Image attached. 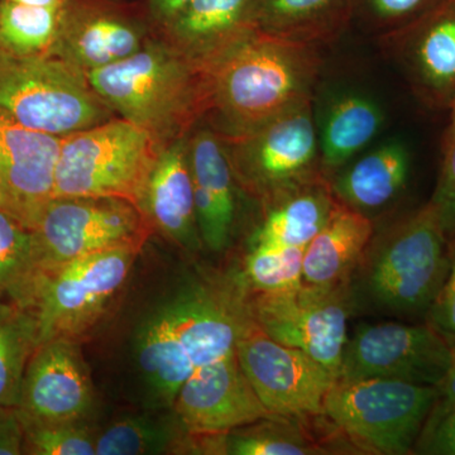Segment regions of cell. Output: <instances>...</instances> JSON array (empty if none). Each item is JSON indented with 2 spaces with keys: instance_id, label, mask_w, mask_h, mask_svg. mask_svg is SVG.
I'll return each mask as SVG.
<instances>
[{
  "instance_id": "1",
  "label": "cell",
  "mask_w": 455,
  "mask_h": 455,
  "mask_svg": "<svg viewBox=\"0 0 455 455\" xmlns=\"http://www.w3.org/2000/svg\"><path fill=\"white\" fill-rule=\"evenodd\" d=\"M322 65L317 47L257 31L206 75L204 119L226 139L256 130L311 103Z\"/></svg>"
},
{
  "instance_id": "2",
  "label": "cell",
  "mask_w": 455,
  "mask_h": 455,
  "mask_svg": "<svg viewBox=\"0 0 455 455\" xmlns=\"http://www.w3.org/2000/svg\"><path fill=\"white\" fill-rule=\"evenodd\" d=\"M252 320L235 296L196 284L155 310L136 338V357L151 405L170 409L196 368L235 352Z\"/></svg>"
},
{
  "instance_id": "3",
  "label": "cell",
  "mask_w": 455,
  "mask_h": 455,
  "mask_svg": "<svg viewBox=\"0 0 455 455\" xmlns=\"http://www.w3.org/2000/svg\"><path fill=\"white\" fill-rule=\"evenodd\" d=\"M86 76L114 116L148 131L163 147L188 136L208 110L206 75L158 35Z\"/></svg>"
},
{
  "instance_id": "4",
  "label": "cell",
  "mask_w": 455,
  "mask_h": 455,
  "mask_svg": "<svg viewBox=\"0 0 455 455\" xmlns=\"http://www.w3.org/2000/svg\"><path fill=\"white\" fill-rule=\"evenodd\" d=\"M448 243L430 202L372 236L363 278L371 298L394 313L427 314L451 266Z\"/></svg>"
},
{
  "instance_id": "5",
  "label": "cell",
  "mask_w": 455,
  "mask_h": 455,
  "mask_svg": "<svg viewBox=\"0 0 455 455\" xmlns=\"http://www.w3.org/2000/svg\"><path fill=\"white\" fill-rule=\"evenodd\" d=\"M142 248L123 247L38 268L18 305L37 324L38 341H76L109 309Z\"/></svg>"
},
{
  "instance_id": "6",
  "label": "cell",
  "mask_w": 455,
  "mask_h": 455,
  "mask_svg": "<svg viewBox=\"0 0 455 455\" xmlns=\"http://www.w3.org/2000/svg\"><path fill=\"white\" fill-rule=\"evenodd\" d=\"M163 148L121 116L61 137L53 197H114L140 208Z\"/></svg>"
},
{
  "instance_id": "7",
  "label": "cell",
  "mask_w": 455,
  "mask_h": 455,
  "mask_svg": "<svg viewBox=\"0 0 455 455\" xmlns=\"http://www.w3.org/2000/svg\"><path fill=\"white\" fill-rule=\"evenodd\" d=\"M0 109L25 127L59 137L116 116L86 74L52 56L0 53Z\"/></svg>"
},
{
  "instance_id": "8",
  "label": "cell",
  "mask_w": 455,
  "mask_h": 455,
  "mask_svg": "<svg viewBox=\"0 0 455 455\" xmlns=\"http://www.w3.org/2000/svg\"><path fill=\"white\" fill-rule=\"evenodd\" d=\"M436 397V386L337 376L325 396L324 414L362 448L409 454L415 451Z\"/></svg>"
},
{
  "instance_id": "9",
  "label": "cell",
  "mask_w": 455,
  "mask_h": 455,
  "mask_svg": "<svg viewBox=\"0 0 455 455\" xmlns=\"http://www.w3.org/2000/svg\"><path fill=\"white\" fill-rule=\"evenodd\" d=\"M313 101L241 136L221 137L236 181L266 204L324 176Z\"/></svg>"
},
{
  "instance_id": "10",
  "label": "cell",
  "mask_w": 455,
  "mask_h": 455,
  "mask_svg": "<svg viewBox=\"0 0 455 455\" xmlns=\"http://www.w3.org/2000/svg\"><path fill=\"white\" fill-rule=\"evenodd\" d=\"M32 230L41 268L116 248H142L152 228L127 200L53 197Z\"/></svg>"
},
{
  "instance_id": "11",
  "label": "cell",
  "mask_w": 455,
  "mask_h": 455,
  "mask_svg": "<svg viewBox=\"0 0 455 455\" xmlns=\"http://www.w3.org/2000/svg\"><path fill=\"white\" fill-rule=\"evenodd\" d=\"M350 309L348 283H301L287 291L257 293L248 305L251 317L263 333L302 350L337 376L348 340Z\"/></svg>"
},
{
  "instance_id": "12",
  "label": "cell",
  "mask_w": 455,
  "mask_h": 455,
  "mask_svg": "<svg viewBox=\"0 0 455 455\" xmlns=\"http://www.w3.org/2000/svg\"><path fill=\"white\" fill-rule=\"evenodd\" d=\"M451 359L453 349L427 323L363 324L347 340L338 376L439 386Z\"/></svg>"
},
{
  "instance_id": "13",
  "label": "cell",
  "mask_w": 455,
  "mask_h": 455,
  "mask_svg": "<svg viewBox=\"0 0 455 455\" xmlns=\"http://www.w3.org/2000/svg\"><path fill=\"white\" fill-rule=\"evenodd\" d=\"M239 364L260 403L272 415L324 414V400L337 374L300 349L271 339L253 319L239 334Z\"/></svg>"
},
{
  "instance_id": "14",
  "label": "cell",
  "mask_w": 455,
  "mask_h": 455,
  "mask_svg": "<svg viewBox=\"0 0 455 455\" xmlns=\"http://www.w3.org/2000/svg\"><path fill=\"white\" fill-rule=\"evenodd\" d=\"M156 36L147 7L123 0H68L52 57L88 75L134 55Z\"/></svg>"
},
{
  "instance_id": "15",
  "label": "cell",
  "mask_w": 455,
  "mask_h": 455,
  "mask_svg": "<svg viewBox=\"0 0 455 455\" xmlns=\"http://www.w3.org/2000/svg\"><path fill=\"white\" fill-rule=\"evenodd\" d=\"M95 405L89 368L76 341L38 344L23 377L18 411L25 423L85 421Z\"/></svg>"
},
{
  "instance_id": "16",
  "label": "cell",
  "mask_w": 455,
  "mask_h": 455,
  "mask_svg": "<svg viewBox=\"0 0 455 455\" xmlns=\"http://www.w3.org/2000/svg\"><path fill=\"white\" fill-rule=\"evenodd\" d=\"M190 435H217L274 416L260 403L236 353L196 368L172 407Z\"/></svg>"
},
{
  "instance_id": "17",
  "label": "cell",
  "mask_w": 455,
  "mask_h": 455,
  "mask_svg": "<svg viewBox=\"0 0 455 455\" xmlns=\"http://www.w3.org/2000/svg\"><path fill=\"white\" fill-rule=\"evenodd\" d=\"M415 94L427 106L455 101V0H439L411 22L383 38Z\"/></svg>"
},
{
  "instance_id": "18",
  "label": "cell",
  "mask_w": 455,
  "mask_h": 455,
  "mask_svg": "<svg viewBox=\"0 0 455 455\" xmlns=\"http://www.w3.org/2000/svg\"><path fill=\"white\" fill-rule=\"evenodd\" d=\"M61 137L31 130L0 109V208L35 226L53 199Z\"/></svg>"
},
{
  "instance_id": "19",
  "label": "cell",
  "mask_w": 455,
  "mask_h": 455,
  "mask_svg": "<svg viewBox=\"0 0 455 455\" xmlns=\"http://www.w3.org/2000/svg\"><path fill=\"white\" fill-rule=\"evenodd\" d=\"M259 0H190L157 35L200 73L257 32Z\"/></svg>"
},
{
  "instance_id": "20",
  "label": "cell",
  "mask_w": 455,
  "mask_h": 455,
  "mask_svg": "<svg viewBox=\"0 0 455 455\" xmlns=\"http://www.w3.org/2000/svg\"><path fill=\"white\" fill-rule=\"evenodd\" d=\"M188 147L200 238L212 252H221L229 244L236 212V180L226 143L211 125L199 123L188 133Z\"/></svg>"
},
{
  "instance_id": "21",
  "label": "cell",
  "mask_w": 455,
  "mask_h": 455,
  "mask_svg": "<svg viewBox=\"0 0 455 455\" xmlns=\"http://www.w3.org/2000/svg\"><path fill=\"white\" fill-rule=\"evenodd\" d=\"M188 136L164 146L147 181L140 209L152 229L188 251L202 243L197 227Z\"/></svg>"
},
{
  "instance_id": "22",
  "label": "cell",
  "mask_w": 455,
  "mask_h": 455,
  "mask_svg": "<svg viewBox=\"0 0 455 455\" xmlns=\"http://www.w3.org/2000/svg\"><path fill=\"white\" fill-rule=\"evenodd\" d=\"M324 176L349 164L381 132L385 112L364 92L344 90L323 99L314 112Z\"/></svg>"
},
{
  "instance_id": "23",
  "label": "cell",
  "mask_w": 455,
  "mask_h": 455,
  "mask_svg": "<svg viewBox=\"0 0 455 455\" xmlns=\"http://www.w3.org/2000/svg\"><path fill=\"white\" fill-rule=\"evenodd\" d=\"M411 156L403 140H386L350 161L329 180L338 202L362 214L382 211L405 190Z\"/></svg>"
},
{
  "instance_id": "24",
  "label": "cell",
  "mask_w": 455,
  "mask_h": 455,
  "mask_svg": "<svg viewBox=\"0 0 455 455\" xmlns=\"http://www.w3.org/2000/svg\"><path fill=\"white\" fill-rule=\"evenodd\" d=\"M374 226L367 215L338 202L331 218L305 248L302 283L334 286L348 283L366 253Z\"/></svg>"
},
{
  "instance_id": "25",
  "label": "cell",
  "mask_w": 455,
  "mask_h": 455,
  "mask_svg": "<svg viewBox=\"0 0 455 455\" xmlns=\"http://www.w3.org/2000/svg\"><path fill=\"white\" fill-rule=\"evenodd\" d=\"M359 0H259L257 31L319 47L337 40Z\"/></svg>"
},
{
  "instance_id": "26",
  "label": "cell",
  "mask_w": 455,
  "mask_h": 455,
  "mask_svg": "<svg viewBox=\"0 0 455 455\" xmlns=\"http://www.w3.org/2000/svg\"><path fill=\"white\" fill-rule=\"evenodd\" d=\"M337 199L325 176L293 188L267 204L253 244L307 248L331 218Z\"/></svg>"
},
{
  "instance_id": "27",
  "label": "cell",
  "mask_w": 455,
  "mask_h": 455,
  "mask_svg": "<svg viewBox=\"0 0 455 455\" xmlns=\"http://www.w3.org/2000/svg\"><path fill=\"white\" fill-rule=\"evenodd\" d=\"M172 410V409H171ZM190 434L175 412L171 415H131L110 424L97 435V455L185 453Z\"/></svg>"
},
{
  "instance_id": "28",
  "label": "cell",
  "mask_w": 455,
  "mask_h": 455,
  "mask_svg": "<svg viewBox=\"0 0 455 455\" xmlns=\"http://www.w3.org/2000/svg\"><path fill=\"white\" fill-rule=\"evenodd\" d=\"M35 317L16 302L0 301V407H17L29 359L37 348Z\"/></svg>"
},
{
  "instance_id": "29",
  "label": "cell",
  "mask_w": 455,
  "mask_h": 455,
  "mask_svg": "<svg viewBox=\"0 0 455 455\" xmlns=\"http://www.w3.org/2000/svg\"><path fill=\"white\" fill-rule=\"evenodd\" d=\"M62 8L31 7L0 0V53L16 57L52 56Z\"/></svg>"
},
{
  "instance_id": "30",
  "label": "cell",
  "mask_w": 455,
  "mask_h": 455,
  "mask_svg": "<svg viewBox=\"0 0 455 455\" xmlns=\"http://www.w3.org/2000/svg\"><path fill=\"white\" fill-rule=\"evenodd\" d=\"M292 416L274 415L257 421L252 429L220 434L217 454L232 455H307L323 453Z\"/></svg>"
},
{
  "instance_id": "31",
  "label": "cell",
  "mask_w": 455,
  "mask_h": 455,
  "mask_svg": "<svg viewBox=\"0 0 455 455\" xmlns=\"http://www.w3.org/2000/svg\"><path fill=\"white\" fill-rule=\"evenodd\" d=\"M38 268L40 253L32 228L0 208V301L18 304Z\"/></svg>"
},
{
  "instance_id": "32",
  "label": "cell",
  "mask_w": 455,
  "mask_h": 455,
  "mask_svg": "<svg viewBox=\"0 0 455 455\" xmlns=\"http://www.w3.org/2000/svg\"><path fill=\"white\" fill-rule=\"evenodd\" d=\"M305 248L253 244L245 277L256 293L287 291L302 283Z\"/></svg>"
},
{
  "instance_id": "33",
  "label": "cell",
  "mask_w": 455,
  "mask_h": 455,
  "mask_svg": "<svg viewBox=\"0 0 455 455\" xmlns=\"http://www.w3.org/2000/svg\"><path fill=\"white\" fill-rule=\"evenodd\" d=\"M23 454L97 455V434L85 421L77 423H25Z\"/></svg>"
},
{
  "instance_id": "34",
  "label": "cell",
  "mask_w": 455,
  "mask_h": 455,
  "mask_svg": "<svg viewBox=\"0 0 455 455\" xmlns=\"http://www.w3.org/2000/svg\"><path fill=\"white\" fill-rule=\"evenodd\" d=\"M451 125L445 140L442 169L430 203L435 206L449 241L455 239V101L451 104Z\"/></svg>"
},
{
  "instance_id": "35",
  "label": "cell",
  "mask_w": 455,
  "mask_h": 455,
  "mask_svg": "<svg viewBox=\"0 0 455 455\" xmlns=\"http://www.w3.org/2000/svg\"><path fill=\"white\" fill-rule=\"evenodd\" d=\"M427 324L455 349V247L447 277L427 309Z\"/></svg>"
},
{
  "instance_id": "36",
  "label": "cell",
  "mask_w": 455,
  "mask_h": 455,
  "mask_svg": "<svg viewBox=\"0 0 455 455\" xmlns=\"http://www.w3.org/2000/svg\"><path fill=\"white\" fill-rule=\"evenodd\" d=\"M434 0H359L379 27H398L411 22L433 7Z\"/></svg>"
},
{
  "instance_id": "37",
  "label": "cell",
  "mask_w": 455,
  "mask_h": 455,
  "mask_svg": "<svg viewBox=\"0 0 455 455\" xmlns=\"http://www.w3.org/2000/svg\"><path fill=\"white\" fill-rule=\"evenodd\" d=\"M415 451L423 454L455 455V409L421 434Z\"/></svg>"
},
{
  "instance_id": "38",
  "label": "cell",
  "mask_w": 455,
  "mask_h": 455,
  "mask_svg": "<svg viewBox=\"0 0 455 455\" xmlns=\"http://www.w3.org/2000/svg\"><path fill=\"white\" fill-rule=\"evenodd\" d=\"M25 424L17 407H0V455H22Z\"/></svg>"
},
{
  "instance_id": "39",
  "label": "cell",
  "mask_w": 455,
  "mask_h": 455,
  "mask_svg": "<svg viewBox=\"0 0 455 455\" xmlns=\"http://www.w3.org/2000/svg\"><path fill=\"white\" fill-rule=\"evenodd\" d=\"M436 387H438V397H436L435 405L431 410L429 419L425 424L423 433L431 429L434 425L439 423L445 415L455 409V349H453L451 367H449L444 379Z\"/></svg>"
},
{
  "instance_id": "40",
  "label": "cell",
  "mask_w": 455,
  "mask_h": 455,
  "mask_svg": "<svg viewBox=\"0 0 455 455\" xmlns=\"http://www.w3.org/2000/svg\"><path fill=\"white\" fill-rule=\"evenodd\" d=\"M190 0H148L147 12L156 31L166 25Z\"/></svg>"
},
{
  "instance_id": "41",
  "label": "cell",
  "mask_w": 455,
  "mask_h": 455,
  "mask_svg": "<svg viewBox=\"0 0 455 455\" xmlns=\"http://www.w3.org/2000/svg\"><path fill=\"white\" fill-rule=\"evenodd\" d=\"M11 2L31 5V7L62 8L68 0H11Z\"/></svg>"
}]
</instances>
